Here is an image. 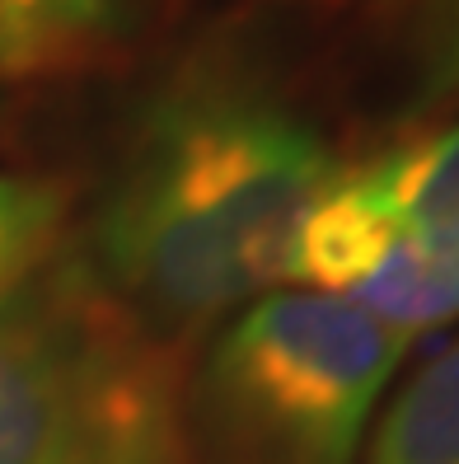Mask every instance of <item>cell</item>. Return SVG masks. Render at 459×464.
<instances>
[{"label":"cell","mask_w":459,"mask_h":464,"mask_svg":"<svg viewBox=\"0 0 459 464\" xmlns=\"http://www.w3.org/2000/svg\"><path fill=\"white\" fill-rule=\"evenodd\" d=\"M352 305L375 314L403 343L459 319V244L431 249L417 239H394V249L375 263L370 277L347 291Z\"/></svg>","instance_id":"obj_6"},{"label":"cell","mask_w":459,"mask_h":464,"mask_svg":"<svg viewBox=\"0 0 459 464\" xmlns=\"http://www.w3.org/2000/svg\"><path fill=\"white\" fill-rule=\"evenodd\" d=\"M403 352L347 295H258L230 314L187 394L206 464H357Z\"/></svg>","instance_id":"obj_3"},{"label":"cell","mask_w":459,"mask_h":464,"mask_svg":"<svg viewBox=\"0 0 459 464\" xmlns=\"http://www.w3.org/2000/svg\"><path fill=\"white\" fill-rule=\"evenodd\" d=\"M85 62H90V52L43 38L33 29H24V24H14L10 14H0V80H43V75L75 71Z\"/></svg>","instance_id":"obj_11"},{"label":"cell","mask_w":459,"mask_h":464,"mask_svg":"<svg viewBox=\"0 0 459 464\" xmlns=\"http://www.w3.org/2000/svg\"><path fill=\"white\" fill-rule=\"evenodd\" d=\"M352 174L389 211L403 239L431 249L459 244V122L375 155Z\"/></svg>","instance_id":"obj_4"},{"label":"cell","mask_w":459,"mask_h":464,"mask_svg":"<svg viewBox=\"0 0 459 464\" xmlns=\"http://www.w3.org/2000/svg\"><path fill=\"white\" fill-rule=\"evenodd\" d=\"M0 14H10L43 38L94 52L122 24L127 0H0Z\"/></svg>","instance_id":"obj_9"},{"label":"cell","mask_w":459,"mask_h":464,"mask_svg":"<svg viewBox=\"0 0 459 464\" xmlns=\"http://www.w3.org/2000/svg\"><path fill=\"white\" fill-rule=\"evenodd\" d=\"M347 165L273 90L193 75L131 136L94 226L108 291L146 329L183 334L286 286L305 216Z\"/></svg>","instance_id":"obj_1"},{"label":"cell","mask_w":459,"mask_h":464,"mask_svg":"<svg viewBox=\"0 0 459 464\" xmlns=\"http://www.w3.org/2000/svg\"><path fill=\"white\" fill-rule=\"evenodd\" d=\"M85 263L0 291V464H193L187 385Z\"/></svg>","instance_id":"obj_2"},{"label":"cell","mask_w":459,"mask_h":464,"mask_svg":"<svg viewBox=\"0 0 459 464\" xmlns=\"http://www.w3.org/2000/svg\"><path fill=\"white\" fill-rule=\"evenodd\" d=\"M370 464H459V343L398 390L370 436Z\"/></svg>","instance_id":"obj_7"},{"label":"cell","mask_w":459,"mask_h":464,"mask_svg":"<svg viewBox=\"0 0 459 464\" xmlns=\"http://www.w3.org/2000/svg\"><path fill=\"white\" fill-rule=\"evenodd\" d=\"M66 226V188L43 174L0 169V291L57 258Z\"/></svg>","instance_id":"obj_8"},{"label":"cell","mask_w":459,"mask_h":464,"mask_svg":"<svg viewBox=\"0 0 459 464\" xmlns=\"http://www.w3.org/2000/svg\"><path fill=\"white\" fill-rule=\"evenodd\" d=\"M413 52L422 108L459 103V0H422Z\"/></svg>","instance_id":"obj_10"},{"label":"cell","mask_w":459,"mask_h":464,"mask_svg":"<svg viewBox=\"0 0 459 464\" xmlns=\"http://www.w3.org/2000/svg\"><path fill=\"white\" fill-rule=\"evenodd\" d=\"M394 239H403V235L389 221V211L347 169L333 193L305 216L301 235H295L286 286L347 295L361 277H370L375 263L394 249Z\"/></svg>","instance_id":"obj_5"}]
</instances>
